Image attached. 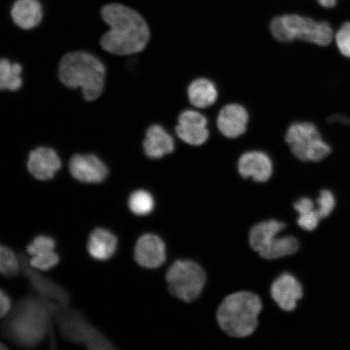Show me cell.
<instances>
[{
	"instance_id": "obj_7",
	"label": "cell",
	"mask_w": 350,
	"mask_h": 350,
	"mask_svg": "<svg viewBox=\"0 0 350 350\" xmlns=\"http://www.w3.org/2000/svg\"><path fill=\"white\" fill-rule=\"evenodd\" d=\"M208 121L198 111H185L178 118V137L191 146H199L208 139Z\"/></svg>"
},
{
	"instance_id": "obj_27",
	"label": "cell",
	"mask_w": 350,
	"mask_h": 350,
	"mask_svg": "<svg viewBox=\"0 0 350 350\" xmlns=\"http://www.w3.org/2000/svg\"><path fill=\"white\" fill-rule=\"evenodd\" d=\"M317 203L319 217L326 218L334 211L336 205L335 197L330 191L323 190L319 194Z\"/></svg>"
},
{
	"instance_id": "obj_8",
	"label": "cell",
	"mask_w": 350,
	"mask_h": 350,
	"mask_svg": "<svg viewBox=\"0 0 350 350\" xmlns=\"http://www.w3.org/2000/svg\"><path fill=\"white\" fill-rule=\"evenodd\" d=\"M70 173L77 180L85 183H100L109 174L107 166L95 155L77 154L69 163Z\"/></svg>"
},
{
	"instance_id": "obj_23",
	"label": "cell",
	"mask_w": 350,
	"mask_h": 350,
	"mask_svg": "<svg viewBox=\"0 0 350 350\" xmlns=\"http://www.w3.org/2000/svg\"><path fill=\"white\" fill-rule=\"evenodd\" d=\"M129 205L131 213L135 215L146 216L152 213L155 203L150 192L138 190L130 196Z\"/></svg>"
},
{
	"instance_id": "obj_30",
	"label": "cell",
	"mask_w": 350,
	"mask_h": 350,
	"mask_svg": "<svg viewBox=\"0 0 350 350\" xmlns=\"http://www.w3.org/2000/svg\"><path fill=\"white\" fill-rule=\"evenodd\" d=\"M329 122L332 124H342L350 126V118L344 116H332L329 118Z\"/></svg>"
},
{
	"instance_id": "obj_9",
	"label": "cell",
	"mask_w": 350,
	"mask_h": 350,
	"mask_svg": "<svg viewBox=\"0 0 350 350\" xmlns=\"http://www.w3.org/2000/svg\"><path fill=\"white\" fill-rule=\"evenodd\" d=\"M135 260L146 269H157L166 260L165 245L159 236L152 234L142 235L135 247Z\"/></svg>"
},
{
	"instance_id": "obj_19",
	"label": "cell",
	"mask_w": 350,
	"mask_h": 350,
	"mask_svg": "<svg viewBox=\"0 0 350 350\" xmlns=\"http://www.w3.org/2000/svg\"><path fill=\"white\" fill-rule=\"evenodd\" d=\"M299 243L297 239L292 236L278 238L277 235L269 239L261 250L258 252L260 256L267 260H275L299 251Z\"/></svg>"
},
{
	"instance_id": "obj_2",
	"label": "cell",
	"mask_w": 350,
	"mask_h": 350,
	"mask_svg": "<svg viewBox=\"0 0 350 350\" xmlns=\"http://www.w3.org/2000/svg\"><path fill=\"white\" fill-rule=\"evenodd\" d=\"M107 70L97 57L84 51L70 52L61 59L59 77L71 89L81 87L87 100L98 99L104 90Z\"/></svg>"
},
{
	"instance_id": "obj_3",
	"label": "cell",
	"mask_w": 350,
	"mask_h": 350,
	"mask_svg": "<svg viewBox=\"0 0 350 350\" xmlns=\"http://www.w3.org/2000/svg\"><path fill=\"white\" fill-rule=\"evenodd\" d=\"M261 310L259 296L247 291L234 293L227 296L219 306L218 325L233 338H247L256 331Z\"/></svg>"
},
{
	"instance_id": "obj_28",
	"label": "cell",
	"mask_w": 350,
	"mask_h": 350,
	"mask_svg": "<svg viewBox=\"0 0 350 350\" xmlns=\"http://www.w3.org/2000/svg\"><path fill=\"white\" fill-rule=\"evenodd\" d=\"M336 42L340 53L350 59V21L341 26L336 33Z\"/></svg>"
},
{
	"instance_id": "obj_13",
	"label": "cell",
	"mask_w": 350,
	"mask_h": 350,
	"mask_svg": "<svg viewBox=\"0 0 350 350\" xmlns=\"http://www.w3.org/2000/svg\"><path fill=\"white\" fill-rule=\"evenodd\" d=\"M248 113L238 104L227 105L217 118V128L227 138H237L247 130Z\"/></svg>"
},
{
	"instance_id": "obj_6",
	"label": "cell",
	"mask_w": 350,
	"mask_h": 350,
	"mask_svg": "<svg viewBox=\"0 0 350 350\" xmlns=\"http://www.w3.org/2000/svg\"><path fill=\"white\" fill-rule=\"evenodd\" d=\"M166 282L174 297L190 303L202 293L206 282V273L202 267L193 261L178 260L168 269Z\"/></svg>"
},
{
	"instance_id": "obj_11",
	"label": "cell",
	"mask_w": 350,
	"mask_h": 350,
	"mask_svg": "<svg viewBox=\"0 0 350 350\" xmlns=\"http://www.w3.org/2000/svg\"><path fill=\"white\" fill-rule=\"evenodd\" d=\"M304 291L301 284L292 275L284 273L273 282L271 295L282 310L292 312L296 308L297 301L303 297Z\"/></svg>"
},
{
	"instance_id": "obj_29",
	"label": "cell",
	"mask_w": 350,
	"mask_h": 350,
	"mask_svg": "<svg viewBox=\"0 0 350 350\" xmlns=\"http://www.w3.org/2000/svg\"><path fill=\"white\" fill-rule=\"evenodd\" d=\"M12 306L11 300L5 292L0 288V319L5 317L10 312Z\"/></svg>"
},
{
	"instance_id": "obj_20",
	"label": "cell",
	"mask_w": 350,
	"mask_h": 350,
	"mask_svg": "<svg viewBox=\"0 0 350 350\" xmlns=\"http://www.w3.org/2000/svg\"><path fill=\"white\" fill-rule=\"evenodd\" d=\"M283 222L270 220L262 221L253 227L249 236V241L254 251L259 252L267 241L278 235L284 229Z\"/></svg>"
},
{
	"instance_id": "obj_24",
	"label": "cell",
	"mask_w": 350,
	"mask_h": 350,
	"mask_svg": "<svg viewBox=\"0 0 350 350\" xmlns=\"http://www.w3.org/2000/svg\"><path fill=\"white\" fill-rule=\"evenodd\" d=\"M20 273V262L10 247L0 243V275L5 278L16 277Z\"/></svg>"
},
{
	"instance_id": "obj_5",
	"label": "cell",
	"mask_w": 350,
	"mask_h": 350,
	"mask_svg": "<svg viewBox=\"0 0 350 350\" xmlns=\"http://www.w3.org/2000/svg\"><path fill=\"white\" fill-rule=\"evenodd\" d=\"M286 141L294 155L303 161H317L325 159L332 148L323 139L317 126L312 122L293 124L287 131Z\"/></svg>"
},
{
	"instance_id": "obj_1",
	"label": "cell",
	"mask_w": 350,
	"mask_h": 350,
	"mask_svg": "<svg viewBox=\"0 0 350 350\" xmlns=\"http://www.w3.org/2000/svg\"><path fill=\"white\" fill-rule=\"evenodd\" d=\"M102 16L111 28L100 39L105 51L117 55H129L146 47L150 29L137 12L120 3H111L103 8Z\"/></svg>"
},
{
	"instance_id": "obj_25",
	"label": "cell",
	"mask_w": 350,
	"mask_h": 350,
	"mask_svg": "<svg viewBox=\"0 0 350 350\" xmlns=\"http://www.w3.org/2000/svg\"><path fill=\"white\" fill-rule=\"evenodd\" d=\"M59 256L55 250L44 252L32 256L29 265L32 268L40 270H51L59 264Z\"/></svg>"
},
{
	"instance_id": "obj_4",
	"label": "cell",
	"mask_w": 350,
	"mask_h": 350,
	"mask_svg": "<svg viewBox=\"0 0 350 350\" xmlns=\"http://www.w3.org/2000/svg\"><path fill=\"white\" fill-rule=\"evenodd\" d=\"M270 29L273 36L282 42L301 40L325 46L334 39V30L327 22L299 15L275 17L271 22Z\"/></svg>"
},
{
	"instance_id": "obj_17",
	"label": "cell",
	"mask_w": 350,
	"mask_h": 350,
	"mask_svg": "<svg viewBox=\"0 0 350 350\" xmlns=\"http://www.w3.org/2000/svg\"><path fill=\"white\" fill-rule=\"evenodd\" d=\"M11 15L13 21L20 28L31 29L40 23L42 8L38 0H17L13 4Z\"/></svg>"
},
{
	"instance_id": "obj_14",
	"label": "cell",
	"mask_w": 350,
	"mask_h": 350,
	"mask_svg": "<svg viewBox=\"0 0 350 350\" xmlns=\"http://www.w3.org/2000/svg\"><path fill=\"white\" fill-rule=\"evenodd\" d=\"M45 313L31 312L18 317L12 322L13 331L16 338L20 342L33 345L42 338L46 329Z\"/></svg>"
},
{
	"instance_id": "obj_31",
	"label": "cell",
	"mask_w": 350,
	"mask_h": 350,
	"mask_svg": "<svg viewBox=\"0 0 350 350\" xmlns=\"http://www.w3.org/2000/svg\"><path fill=\"white\" fill-rule=\"evenodd\" d=\"M318 3L323 8H331L336 6L338 0H317Z\"/></svg>"
},
{
	"instance_id": "obj_32",
	"label": "cell",
	"mask_w": 350,
	"mask_h": 350,
	"mask_svg": "<svg viewBox=\"0 0 350 350\" xmlns=\"http://www.w3.org/2000/svg\"><path fill=\"white\" fill-rule=\"evenodd\" d=\"M8 349L7 345L0 342V350Z\"/></svg>"
},
{
	"instance_id": "obj_18",
	"label": "cell",
	"mask_w": 350,
	"mask_h": 350,
	"mask_svg": "<svg viewBox=\"0 0 350 350\" xmlns=\"http://www.w3.org/2000/svg\"><path fill=\"white\" fill-rule=\"evenodd\" d=\"M217 90L212 81L205 78L197 79L188 88L190 103L197 108H207L216 103Z\"/></svg>"
},
{
	"instance_id": "obj_22",
	"label": "cell",
	"mask_w": 350,
	"mask_h": 350,
	"mask_svg": "<svg viewBox=\"0 0 350 350\" xmlns=\"http://www.w3.org/2000/svg\"><path fill=\"white\" fill-rule=\"evenodd\" d=\"M295 208L299 214L297 224L301 229L312 231L317 228L321 220L318 210L314 208L313 201L308 198H301L295 204Z\"/></svg>"
},
{
	"instance_id": "obj_16",
	"label": "cell",
	"mask_w": 350,
	"mask_h": 350,
	"mask_svg": "<svg viewBox=\"0 0 350 350\" xmlns=\"http://www.w3.org/2000/svg\"><path fill=\"white\" fill-rule=\"evenodd\" d=\"M118 239L111 231L103 229H95L88 240L87 249L91 257L98 260L111 259L116 253Z\"/></svg>"
},
{
	"instance_id": "obj_12",
	"label": "cell",
	"mask_w": 350,
	"mask_h": 350,
	"mask_svg": "<svg viewBox=\"0 0 350 350\" xmlns=\"http://www.w3.org/2000/svg\"><path fill=\"white\" fill-rule=\"evenodd\" d=\"M238 169L243 178H252L254 181L265 183L272 176L273 163L265 152L252 151L240 157Z\"/></svg>"
},
{
	"instance_id": "obj_15",
	"label": "cell",
	"mask_w": 350,
	"mask_h": 350,
	"mask_svg": "<svg viewBox=\"0 0 350 350\" xmlns=\"http://www.w3.org/2000/svg\"><path fill=\"white\" fill-rule=\"evenodd\" d=\"M143 146L144 152L152 159H161L174 150L172 135L163 126L157 124L148 129Z\"/></svg>"
},
{
	"instance_id": "obj_21",
	"label": "cell",
	"mask_w": 350,
	"mask_h": 350,
	"mask_svg": "<svg viewBox=\"0 0 350 350\" xmlns=\"http://www.w3.org/2000/svg\"><path fill=\"white\" fill-rule=\"evenodd\" d=\"M22 71L20 64H12L7 59H0V90H19L23 84Z\"/></svg>"
},
{
	"instance_id": "obj_26",
	"label": "cell",
	"mask_w": 350,
	"mask_h": 350,
	"mask_svg": "<svg viewBox=\"0 0 350 350\" xmlns=\"http://www.w3.org/2000/svg\"><path fill=\"white\" fill-rule=\"evenodd\" d=\"M55 241L53 239L46 235H39L28 245L27 252L32 256L38 253L55 250Z\"/></svg>"
},
{
	"instance_id": "obj_10",
	"label": "cell",
	"mask_w": 350,
	"mask_h": 350,
	"mask_svg": "<svg viewBox=\"0 0 350 350\" xmlns=\"http://www.w3.org/2000/svg\"><path fill=\"white\" fill-rule=\"evenodd\" d=\"M27 166L29 173L35 178L46 181L55 177L62 163L54 150L40 147L30 152Z\"/></svg>"
}]
</instances>
